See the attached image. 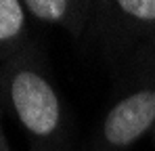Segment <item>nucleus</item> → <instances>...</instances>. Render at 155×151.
Here are the masks:
<instances>
[{
	"mask_svg": "<svg viewBox=\"0 0 155 151\" xmlns=\"http://www.w3.org/2000/svg\"><path fill=\"white\" fill-rule=\"evenodd\" d=\"M0 95L27 134L31 151H69L67 109L34 44L0 65Z\"/></svg>",
	"mask_w": 155,
	"mask_h": 151,
	"instance_id": "f257e3e1",
	"label": "nucleus"
},
{
	"mask_svg": "<svg viewBox=\"0 0 155 151\" xmlns=\"http://www.w3.org/2000/svg\"><path fill=\"white\" fill-rule=\"evenodd\" d=\"M155 130V46L134 55L126 90L105 113L92 151H128Z\"/></svg>",
	"mask_w": 155,
	"mask_h": 151,
	"instance_id": "f03ea898",
	"label": "nucleus"
},
{
	"mask_svg": "<svg viewBox=\"0 0 155 151\" xmlns=\"http://www.w3.org/2000/svg\"><path fill=\"white\" fill-rule=\"evenodd\" d=\"M105 49L113 52L155 46V0H111L94 2L90 29Z\"/></svg>",
	"mask_w": 155,
	"mask_h": 151,
	"instance_id": "7ed1b4c3",
	"label": "nucleus"
},
{
	"mask_svg": "<svg viewBox=\"0 0 155 151\" xmlns=\"http://www.w3.org/2000/svg\"><path fill=\"white\" fill-rule=\"evenodd\" d=\"M23 6L29 19L61 27L74 38H82L90 29L94 13V2L86 0H25Z\"/></svg>",
	"mask_w": 155,
	"mask_h": 151,
	"instance_id": "20e7f679",
	"label": "nucleus"
},
{
	"mask_svg": "<svg viewBox=\"0 0 155 151\" xmlns=\"http://www.w3.org/2000/svg\"><path fill=\"white\" fill-rule=\"evenodd\" d=\"M29 44V15L23 2L0 0V65L17 57Z\"/></svg>",
	"mask_w": 155,
	"mask_h": 151,
	"instance_id": "39448f33",
	"label": "nucleus"
},
{
	"mask_svg": "<svg viewBox=\"0 0 155 151\" xmlns=\"http://www.w3.org/2000/svg\"><path fill=\"white\" fill-rule=\"evenodd\" d=\"M6 149H11V145H8L6 136H4V130H2V120H0V151H6Z\"/></svg>",
	"mask_w": 155,
	"mask_h": 151,
	"instance_id": "423d86ee",
	"label": "nucleus"
},
{
	"mask_svg": "<svg viewBox=\"0 0 155 151\" xmlns=\"http://www.w3.org/2000/svg\"><path fill=\"white\" fill-rule=\"evenodd\" d=\"M151 139H153V145H155V130L151 132Z\"/></svg>",
	"mask_w": 155,
	"mask_h": 151,
	"instance_id": "0eeeda50",
	"label": "nucleus"
},
{
	"mask_svg": "<svg viewBox=\"0 0 155 151\" xmlns=\"http://www.w3.org/2000/svg\"><path fill=\"white\" fill-rule=\"evenodd\" d=\"M6 151H13V149H6Z\"/></svg>",
	"mask_w": 155,
	"mask_h": 151,
	"instance_id": "6e6552de",
	"label": "nucleus"
}]
</instances>
